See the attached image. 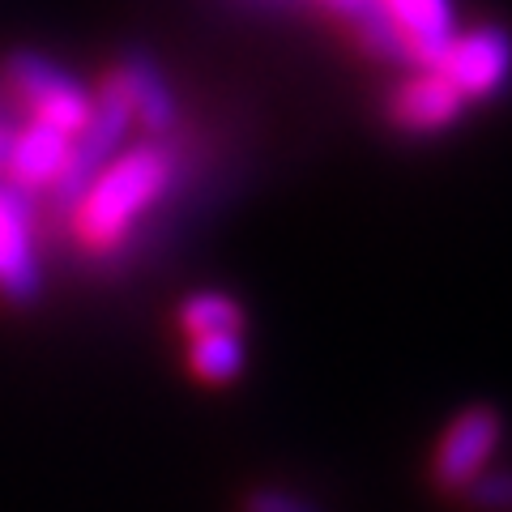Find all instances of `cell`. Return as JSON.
<instances>
[{
    "instance_id": "obj_1",
    "label": "cell",
    "mask_w": 512,
    "mask_h": 512,
    "mask_svg": "<svg viewBox=\"0 0 512 512\" xmlns=\"http://www.w3.org/2000/svg\"><path fill=\"white\" fill-rule=\"evenodd\" d=\"M180 171V158L163 141H146L137 150L111 158V167L86 188L73 205V239L90 256H116L133 244V231L154 214Z\"/></svg>"
},
{
    "instance_id": "obj_2",
    "label": "cell",
    "mask_w": 512,
    "mask_h": 512,
    "mask_svg": "<svg viewBox=\"0 0 512 512\" xmlns=\"http://www.w3.org/2000/svg\"><path fill=\"white\" fill-rule=\"evenodd\" d=\"M128 128H133V111H128V103H124V94L116 90V82L107 77L103 90L94 94L86 124L69 137V158H64L56 184L47 188L56 214H64V218L73 214V205L86 197V188L99 180V175L111 167V158L120 154Z\"/></svg>"
},
{
    "instance_id": "obj_3",
    "label": "cell",
    "mask_w": 512,
    "mask_h": 512,
    "mask_svg": "<svg viewBox=\"0 0 512 512\" xmlns=\"http://www.w3.org/2000/svg\"><path fill=\"white\" fill-rule=\"evenodd\" d=\"M5 86L13 90V99L30 111V120H43V124H52L69 137L86 124L90 103H94V94L77 82L73 73H64L56 60L35 56V52L9 56Z\"/></svg>"
},
{
    "instance_id": "obj_4",
    "label": "cell",
    "mask_w": 512,
    "mask_h": 512,
    "mask_svg": "<svg viewBox=\"0 0 512 512\" xmlns=\"http://www.w3.org/2000/svg\"><path fill=\"white\" fill-rule=\"evenodd\" d=\"M39 210L35 197L0 180V295L9 303H30L43 291L39 265Z\"/></svg>"
},
{
    "instance_id": "obj_5",
    "label": "cell",
    "mask_w": 512,
    "mask_h": 512,
    "mask_svg": "<svg viewBox=\"0 0 512 512\" xmlns=\"http://www.w3.org/2000/svg\"><path fill=\"white\" fill-rule=\"evenodd\" d=\"M500 444V414L491 406H474L444 431V440L431 461V474L444 491H466L478 474L487 470V461L495 457Z\"/></svg>"
},
{
    "instance_id": "obj_6",
    "label": "cell",
    "mask_w": 512,
    "mask_h": 512,
    "mask_svg": "<svg viewBox=\"0 0 512 512\" xmlns=\"http://www.w3.org/2000/svg\"><path fill=\"white\" fill-rule=\"evenodd\" d=\"M461 111H466V99H461V90L440 69L410 73L389 94V120L402 133H440V128L457 124Z\"/></svg>"
},
{
    "instance_id": "obj_7",
    "label": "cell",
    "mask_w": 512,
    "mask_h": 512,
    "mask_svg": "<svg viewBox=\"0 0 512 512\" xmlns=\"http://www.w3.org/2000/svg\"><path fill=\"white\" fill-rule=\"evenodd\" d=\"M436 69L461 90V99H491L504 86V69H508V43L495 26L470 30L448 43L444 60Z\"/></svg>"
},
{
    "instance_id": "obj_8",
    "label": "cell",
    "mask_w": 512,
    "mask_h": 512,
    "mask_svg": "<svg viewBox=\"0 0 512 512\" xmlns=\"http://www.w3.org/2000/svg\"><path fill=\"white\" fill-rule=\"evenodd\" d=\"M107 77L116 82L128 111H133V124H141V133L150 141H163L175 133V94L150 56L128 52Z\"/></svg>"
},
{
    "instance_id": "obj_9",
    "label": "cell",
    "mask_w": 512,
    "mask_h": 512,
    "mask_svg": "<svg viewBox=\"0 0 512 512\" xmlns=\"http://www.w3.org/2000/svg\"><path fill=\"white\" fill-rule=\"evenodd\" d=\"M64 158H69V133H60V128L43 124V120H26L18 133H13L0 180H9L13 188L35 197V192H47L56 184Z\"/></svg>"
},
{
    "instance_id": "obj_10",
    "label": "cell",
    "mask_w": 512,
    "mask_h": 512,
    "mask_svg": "<svg viewBox=\"0 0 512 512\" xmlns=\"http://www.w3.org/2000/svg\"><path fill=\"white\" fill-rule=\"evenodd\" d=\"M333 18H338L350 35L359 39V47L380 64H393V69H410V43L402 35V26L393 22V13L380 5V0H320Z\"/></svg>"
},
{
    "instance_id": "obj_11",
    "label": "cell",
    "mask_w": 512,
    "mask_h": 512,
    "mask_svg": "<svg viewBox=\"0 0 512 512\" xmlns=\"http://www.w3.org/2000/svg\"><path fill=\"white\" fill-rule=\"evenodd\" d=\"M380 5L402 26L414 64H419V69H436L448 52V43L457 39L453 5H448V0H380Z\"/></svg>"
},
{
    "instance_id": "obj_12",
    "label": "cell",
    "mask_w": 512,
    "mask_h": 512,
    "mask_svg": "<svg viewBox=\"0 0 512 512\" xmlns=\"http://www.w3.org/2000/svg\"><path fill=\"white\" fill-rule=\"evenodd\" d=\"M244 333H210V338H192L188 342V367L197 380L227 384L244 372Z\"/></svg>"
},
{
    "instance_id": "obj_13",
    "label": "cell",
    "mask_w": 512,
    "mask_h": 512,
    "mask_svg": "<svg viewBox=\"0 0 512 512\" xmlns=\"http://www.w3.org/2000/svg\"><path fill=\"white\" fill-rule=\"evenodd\" d=\"M180 329L188 338H210V333H244V308L231 295L201 291L180 303Z\"/></svg>"
},
{
    "instance_id": "obj_14",
    "label": "cell",
    "mask_w": 512,
    "mask_h": 512,
    "mask_svg": "<svg viewBox=\"0 0 512 512\" xmlns=\"http://www.w3.org/2000/svg\"><path fill=\"white\" fill-rule=\"evenodd\" d=\"M244 512H325V508L299 491H286V487H256L244 500Z\"/></svg>"
},
{
    "instance_id": "obj_15",
    "label": "cell",
    "mask_w": 512,
    "mask_h": 512,
    "mask_svg": "<svg viewBox=\"0 0 512 512\" xmlns=\"http://www.w3.org/2000/svg\"><path fill=\"white\" fill-rule=\"evenodd\" d=\"M466 495H470V504H474V508L504 512V508H508V478H504V474H495V470H491V474L483 470V474H478L474 483L466 487Z\"/></svg>"
},
{
    "instance_id": "obj_16",
    "label": "cell",
    "mask_w": 512,
    "mask_h": 512,
    "mask_svg": "<svg viewBox=\"0 0 512 512\" xmlns=\"http://www.w3.org/2000/svg\"><path fill=\"white\" fill-rule=\"evenodd\" d=\"M13 133H18V124H13L5 111H0V171H5V158H9V146H13Z\"/></svg>"
},
{
    "instance_id": "obj_17",
    "label": "cell",
    "mask_w": 512,
    "mask_h": 512,
    "mask_svg": "<svg viewBox=\"0 0 512 512\" xmlns=\"http://www.w3.org/2000/svg\"><path fill=\"white\" fill-rule=\"evenodd\" d=\"M269 5H274V0H269Z\"/></svg>"
}]
</instances>
